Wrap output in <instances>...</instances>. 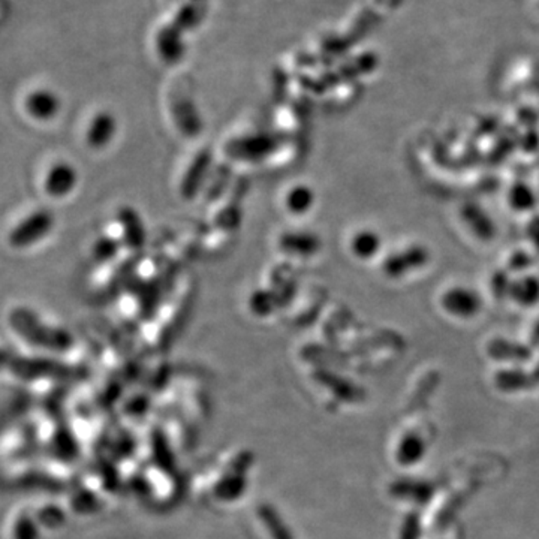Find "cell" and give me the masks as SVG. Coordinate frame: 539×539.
I'll return each mask as SVG.
<instances>
[{
  "label": "cell",
  "mask_w": 539,
  "mask_h": 539,
  "mask_svg": "<svg viewBox=\"0 0 539 539\" xmlns=\"http://www.w3.org/2000/svg\"><path fill=\"white\" fill-rule=\"evenodd\" d=\"M9 322L23 341L34 346L53 351H68L71 348L72 337L69 333L60 327L47 325L27 309H16L11 312Z\"/></svg>",
  "instance_id": "obj_1"
},
{
  "label": "cell",
  "mask_w": 539,
  "mask_h": 539,
  "mask_svg": "<svg viewBox=\"0 0 539 539\" xmlns=\"http://www.w3.org/2000/svg\"><path fill=\"white\" fill-rule=\"evenodd\" d=\"M54 227V216L50 210L39 208L20 220L8 236V243L14 249H26L44 240Z\"/></svg>",
  "instance_id": "obj_2"
},
{
  "label": "cell",
  "mask_w": 539,
  "mask_h": 539,
  "mask_svg": "<svg viewBox=\"0 0 539 539\" xmlns=\"http://www.w3.org/2000/svg\"><path fill=\"white\" fill-rule=\"evenodd\" d=\"M279 140L270 133H252L237 137L227 144V153L237 161L257 162L269 158L278 150Z\"/></svg>",
  "instance_id": "obj_3"
},
{
  "label": "cell",
  "mask_w": 539,
  "mask_h": 539,
  "mask_svg": "<svg viewBox=\"0 0 539 539\" xmlns=\"http://www.w3.org/2000/svg\"><path fill=\"white\" fill-rule=\"evenodd\" d=\"M79 185V173L69 162L58 161L47 170L44 191L54 199L67 198Z\"/></svg>",
  "instance_id": "obj_4"
},
{
  "label": "cell",
  "mask_w": 539,
  "mask_h": 539,
  "mask_svg": "<svg viewBox=\"0 0 539 539\" xmlns=\"http://www.w3.org/2000/svg\"><path fill=\"white\" fill-rule=\"evenodd\" d=\"M240 468L236 460L229 461L219 480L213 484L212 494L217 502H234L246 493V472Z\"/></svg>",
  "instance_id": "obj_5"
},
{
  "label": "cell",
  "mask_w": 539,
  "mask_h": 539,
  "mask_svg": "<svg viewBox=\"0 0 539 539\" xmlns=\"http://www.w3.org/2000/svg\"><path fill=\"white\" fill-rule=\"evenodd\" d=\"M60 100L53 90L37 89L25 100L26 112L37 122H51L60 111Z\"/></svg>",
  "instance_id": "obj_6"
},
{
  "label": "cell",
  "mask_w": 539,
  "mask_h": 539,
  "mask_svg": "<svg viewBox=\"0 0 539 539\" xmlns=\"http://www.w3.org/2000/svg\"><path fill=\"white\" fill-rule=\"evenodd\" d=\"M116 117L110 111H100L91 119L90 125L86 133V142L93 150H104L111 144L117 135Z\"/></svg>",
  "instance_id": "obj_7"
},
{
  "label": "cell",
  "mask_w": 539,
  "mask_h": 539,
  "mask_svg": "<svg viewBox=\"0 0 539 539\" xmlns=\"http://www.w3.org/2000/svg\"><path fill=\"white\" fill-rule=\"evenodd\" d=\"M210 165H212V153L208 150L199 152L194 162H192V165L189 166L186 174L183 177L180 191H182V196L185 198L191 199L198 194L201 185L207 177Z\"/></svg>",
  "instance_id": "obj_8"
},
{
  "label": "cell",
  "mask_w": 539,
  "mask_h": 539,
  "mask_svg": "<svg viewBox=\"0 0 539 539\" xmlns=\"http://www.w3.org/2000/svg\"><path fill=\"white\" fill-rule=\"evenodd\" d=\"M442 304L452 315L463 316V318L475 315L480 311V300L477 295L473 294L472 291L461 290V288L447 292Z\"/></svg>",
  "instance_id": "obj_9"
},
{
  "label": "cell",
  "mask_w": 539,
  "mask_h": 539,
  "mask_svg": "<svg viewBox=\"0 0 539 539\" xmlns=\"http://www.w3.org/2000/svg\"><path fill=\"white\" fill-rule=\"evenodd\" d=\"M279 245L285 252L297 257H311L321 249L320 238L309 233H285Z\"/></svg>",
  "instance_id": "obj_10"
},
{
  "label": "cell",
  "mask_w": 539,
  "mask_h": 539,
  "mask_svg": "<svg viewBox=\"0 0 539 539\" xmlns=\"http://www.w3.org/2000/svg\"><path fill=\"white\" fill-rule=\"evenodd\" d=\"M119 222L123 225V241L129 248L138 249L145 243V231L142 219L131 208H123L119 213Z\"/></svg>",
  "instance_id": "obj_11"
},
{
  "label": "cell",
  "mask_w": 539,
  "mask_h": 539,
  "mask_svg": "<svg viewBox=\"0 0 539 539\" xmlns=\"http://www.w3.org/2000/svg\"><path fill=\"white\" fill-rule=\"evenodd\" d=\"M179 30V27L175 26V27L164 30L159 35L158 50L159 56L164 58V62H179L180 58H183V54H185V44L182 42Z\"/></svg>",
  "instance_id": "obj_12"
},
{
  "label": "cell",
  "mask_w": 539,
  "mask_h": 539,
  "mask_svg": "<svg viewBox=\"0 0 539 539\" xmlns=\"http://www.w3.org/2000/svg\"><path fill=\"white\" fill-rule=\"evenodd\" d=\"M258 520L261 523L262 529H266L267 536L270 539H292L290 531H287L285 523L278 511L269 503H262L258 508Z\"/></svg>",
  "instance_id": "obj_13"
},
{
  "label": "cell",
  "mask_w": 539,
  "mask_h": 539,
  "mask_svg": "<svg viewBox=\"0 0 539 539\" xmlns=\"http://www.w3.org/2000/svg\"><path fill=\"white\" fill-rule=\"evenodd\" d=\"M315 194L306 185H295L291 187L285 196V207L292 215H304L313 207Z\"/></svg>",
  "instance_id": "obj_14"
},
{
  "label": "cell",
  "mask_w": 539,
  "mask_h": 539,
  "mask_svg": "<svg viewBox=\"0 0 539 539\" xmlns=\"http://www.w3.org/2000/svg\"><path fill=\"white\" fill-rule=\"evenodd\" d=\"M426 258H428V255L421 249L409 250V252L403 253V255L390 258L386 261V273L391 274V276L405 273L407 270L421 266L426 261Z\"/></svg>",
  "instance_id": "obj_15"
},
{
  "label": "cell",
  "mask_w": 539,
  "mask_h": 539,
  "mask_svg": "<svg viewBox=\"0 0 539 539\" xmlns=\"http://www.w3.org/2000/svg\"><path fill=\"white\" fill-rule=\"evenodd\" d=\"M39 529L35 514H18L11 524V539H39Z\"/></svg>",
  "instance_id": "obj_16"
},
{
  "label": "cell",
  "mask_w": 539,
  "mask_h": 539,
  "mask_svg": "<svg viewBox=\"0 0 539 539\" xmlns=\"http://www.w3.org/2000/svg\"><path fill=\"white\" fill-rule=\"evenodd\" d=\"M379 237L370 231H363L358 233L357 236L354 237L353 240V250L357 257L360 258H370L374 257L375 253L379 249Z\"/></svg>",
  "instance_id": "obj_17"
},
{
  "label": "cell",
  "mask_w": 539,
  "mask_h": 539,
  "mask_svg": "<svg viewBox=\"0 0 539 539\" xmlns=\"http://www.w3.org/2000/svg\"><path fill=\"white\" fill-rule=\"evenodd\" d=\"M121 241L114 240L111 237H100L95 241L91 255L98 262L111 261L121 250Z\"/></svg>",
  "instance_id": "obj_18"
},
{
  "label": "cell",
  "mask_w": 539,
  "mask_h": 539,
  "mask_svg": "<svg viewBox=\"0 0 539 539\" xmlns=\"http://www.w3.org/2000/svg\"><path fill=\"white\" fill-rule=\"evenodd\" d=\"M250 311L258 316H269L273 313L274 306H276V300L273 295L270 294L269 291H257L255 294L250 297Z\"/></svg>",
  "instance_id": "obj_19"
},
{
  "label": "cell",
  "mask_w": 539,
  "mask_h": 539,
  "mask_svg": "<svg viewBox=\"0 0 539 539\" xmlns=\"http://www.w3.org/2000/svg\"><path fill=\"white\" fill-rule=\"evenodd\" d=\"M515 297L524 304L535 303L539 297V283L535 279H526V280L517 283Z\"/></svg>",
  "instance_id": "obj_20"
},
{
  "label": "cell",
  "mask_w": 539,
  "mask_h": 539,
  "mask_svg": "<svg viewBox=\"0 0 539 539\" xmlns=\"http://www.w3.org/2000/svg\"><path fill=\"white\" fill-rule=\"evenodd\" d=\"M511 201H513L514 207L529 208L534 204V196H532V192L527 187L519 186L515 187L513 194H511Z\"/></svg>",
  "instance_id": "obj_21"
},
{
  "label": "cell",
  "mask_w": 539,
  "mask_h": 539,
  "mask_svg": "<svg viewBox=\"0 0 539 539\" xmlns=\"http://www.w3.org/2000/svg\"><path fill=\"white\" fill-rule=\"evenodd\" d=\"M531 228L532 238H534V241H535L536 246L539 248V219L532 224Z\"/></svg>",
  "instance_id": "obj_22"
}]
</instances>
